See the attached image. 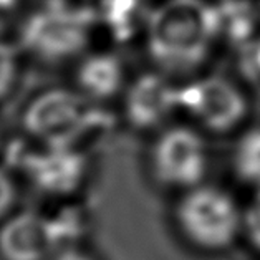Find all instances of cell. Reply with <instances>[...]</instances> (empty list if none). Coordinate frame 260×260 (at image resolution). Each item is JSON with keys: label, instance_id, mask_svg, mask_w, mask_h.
<instances>
[{"label": "cell", "instance_id": "15", "mask_svg": "<svg viewBox=\"0 0 260 260\" xmlns=\"http://www.w3.org/2000/svg\"><path fill=\"white\" fill-rule=\"evenodd\" d=\"M14 201H15L14 182H12L10 176L4 169H0V219L10 211V207L14 206Z\"/></svg>", "mask_w": 260, "mask_h": 260}, {"label": "cell", "instance_id": "4", "mask_svg": "<svg viewBox=\"0 0 260 260\" xmlns=\"http://www.w3.org/2000/svg\"><path fill=\"white\" fill-rule=\"evenodd\" d=\"M91 23L93 18L85 9L45 7L23 25V47L42 60H67L86 45Z\"/></svg>", "mask_w": 260, "mask_h": 260}, {"label": "cell", "instance_id": "7", "mask_svg": "<svg viewBox=\"0 0 260 260\" xmlns=\"http://www.w3.org/2000/svg\"><path fill=\"white\" fill-rule=\"evenodd\" d=\"M61 239L63 232L56 222L25 211L10 217L0 229V255L4 260H53Z\"/></svg>", "mask_w": 260, "mask_h": 260}, {"label": "cell", "instance_id": "11", "mask_svg": "<svg viewBox=\"0 0 260 260\" xmlns=\"http://www.w3.org/2000/svg\"><path fill=\"white\" fill-rule=\"evenodd\" d=\"M83 9L93 22L108 25L118 39H123L133 31L138 0H85Z\"/></svg>", "mask_w": 260, "mask_h": 260}, {"label": "cell", "instance_id": "1", "mask_svg": "<svg viewBox=\"0 0 260 260\" xmlns=\"http://www.w3.org/2000/svg\"><path fill=\"white\" fill-rule=\"evenodd\" d=\"M219 34V12L204 0H168L149 15L148 50L161 67L192 70Z\"/></svg>", "mask_w": 260, "mask_h": 260}, {"label": "cell", "instance_id": "13", "mask_svg": "<svg viewBox=\"0 0 260 260\" xmlns=\"http://www.w3.org/2000/svg\"><path fill=\"white\" fill-rule=\"evenodd\" d=\"M17 75V58L10 45L0 42V98L10 91Z\"/></svg>", "mask_w": 260, "mask_h": 260}, {"label": "cell", "instance_id": "16", "mask_svg": "<svg viewBox=\"0 0 260 260\" xmlns=\"http://www.w3.org/2000/svg\"><path fill=\"white\" fill-rule=\"evenodd\" d=\"M17 0H0V30H4L12 22L17 10Z\"/></svg>", "mask_w": 260, "mask_h": 260}, {"label": "cell", "instance_id": "8", "mask_svg": "<svg viewBox=\"0 0 260 260\" xmlns=\"http://www.w3.org/2000/svg\"><path fill=\"white\" fill-rule=\"evenodd\" d=\"M30 181L45 194L61 196L75 191L85 176V159L75 146H47L27 161Z\"/></svg>", "mask_w": 260, "mask_h": 260}, {"label": "cell", "instance_id": "19", "mask_svg": "<svg viewBox=\"0 0 260 260\" xmlns=\"http://www.w3.org/2000/svg\"><path fill=\"white\" fill-rule=\"evenodd\" d=\"M45 7H56V5H63V0H39Z\"/></svg>", "mask_w": 260, "mask_h": 260}, {"label": "cell", "instance_id": "6", "mask_svg": "<svg viewBox=\"0 0 260 260\" xmlns=\"http://www.w3.org/2000/svg\"><path fill=\"white\" fill-rule=\"evenodd\" d=\"M153 173L156 179L171 187L191 189L206 174V144L196 131L189 128H171L154 143Z\"/></svg>", "mask_w": 260, "mask_h": 260}, {"label": "cell", "instance_id": "9", "mask_svg": "<svg viewBox=\"0 0 260 260\" xmlns=\"http://www.w3.org/2000/svg\"><path fill=\"white\" fill-rule=\"evenodd\" d=\"M124 108L131 124L153 128L179 108V90L159 75H143L129 86Z\"/></svg>", "mask_w": 260, "mask_h": 260}, {"label": "cell", "instance_id": "5", "mask_svg": "<svg viewBox=\"0 0 260 260\" xmlns=\"http://www.w3.org/2000/svg\"><path fill=\"white\" fill-rule=\"evenodd\" d=\"M179 108L206 128L224 133L236 128L244 119L247 101L231 80L214 75L181 88Z\"/></svg>", "mask_w": 260, "mask_h": 260}, {"label": "cell", "instance_id": "3", "mask_svg": "<svg viewBox=\"0 0 260 260\" xmlns=\"http://www.w3.org/2000/svg\"><path fill=\"white\" fill-rule=\"evenodd\" d=\"M23 124L47 146H75L93 126V110L83 96L56 88L31 101L25 110Z\"/></svg>", "mask_w": 260, "mask_h": 260}, {"label": "cell", "instance_id": "14", "mask_svg": "<svg viewBox=\"0 0 260 260\" xmlns=\"http://www.w3.org/2000/svg\"><path fill=\"white\" fill-rule=\"evenodd\" d=\"M245 231L250 242L260 250V189L255 201L245 214Z\"/></svg>", "mask_w": 260, "mask_h": 260}, {"label": "cell", "instance_id": "10", "mask_svg": "<svg viewBox=\"0 0 260 260\" xmlns=\"http://www.w3.org/2000/svg\"><path fill=\"white\" fill-rule=\"evenodd\" d=\"M123 77V65L115 55L96 53L81 61L77 80L88 96L106 100L119 91Z\"/></svg>", "mask_w": 260, "mask_h": 260}, {"label": "cell", "instance_id": "2", "mask_svg": "<svg viewBox=\"0 0 260 260\" xmlns=\"http://www.w3.org/2000/svg\"><path fill=\"white\" fill-rule=\"evenodd\" d=\"M177 224L192 244L207 250L229 247L240 229V212L229 194L212 186H196L179 201Z\"/></svg>", "mask_w": 260, "mask_h": 260}, {"label": "cell", "instance_id": "12", "mask_svg": "<svg viewBox=\"0 0 260 260\" xmlns=\"http://www.w3.org/2000/svg\"><path fill=\"white\" fill-rule=\"evenodd\" d=\"M234 168L244 182L260 189V129L249 131L237 144Z\"/></svg>", "mask_w": 260, "mask_h": 260}, {"label": "cell", "instance_id": "18", "mask_svg": "<svg viewBox=\"0 0 260 260\" xmlns=\"http://www.w3.org/2000/svg\"><path fill=\"white\" fill-rule=\"evenodd\" d=\"M53 260H90V258L78 252H65V253H60V255H55Z\"/></svg>", "mask_w": 260, "mask_h": 260}, {"label": "cell", "instance_id": "17", "mask_svg": "<svg viewBox=\"0 0 260 260\" xmlns=\"http://www.w3.org/2000/svg\"><path fill=\"white\" fill-rule=\"evenodd\" d=\"M250 61H252V67L255 70L257 73H260V40L257 43H253L252 47V52H250Z\"/></svg>", "mask_w": 260, "mask_h": 260}]
</instances>
